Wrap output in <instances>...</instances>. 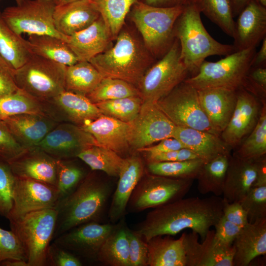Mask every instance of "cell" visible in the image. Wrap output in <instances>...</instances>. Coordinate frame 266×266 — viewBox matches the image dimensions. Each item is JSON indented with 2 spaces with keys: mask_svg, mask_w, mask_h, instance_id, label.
I'll use <instances>...</instances> for the list:
<instances>
[{
  "mask_svg": "<svg viewBox=\"0 0 266 266\" xmlns=\"http://www.w3.org/2000/svg\"><path fill=\"white\" fill-rule=\"evenodd\" d=\"M224 202L223 198L216 196L183 198L155 207L135 233L147 242L156 236H173L189 229L201 241L223 216Z\"/></svg>",
  "mask_w": 266,
  "mask_h": 266,
  "instance_id": "6da1fadb",
  "label": "cell"
},
{
  "mask_svg": "<svg viewBox=\"0 0 266 266\" xmlns=\"http://www.w3.org/2000/svg\"><path fill=\"white\" fill-rule=\"evenodd\" d=\"M200 14L194 4L185 6L174 26L181 58L191 76L198 72L208 57L226 56L235 51L233 44L221 43L209 34L203 25Z\"/></svg>",
  "mask_w": 266,
  "mask_h": 266,
  "instance_id": "7a4b0ae2",
  "label": "cell"
},
{
  "mask_svg": "<svg viewBox=\"0 0 266 266\" xmlns=\"http://www.w3.org/2000/svg\"><path fill=\"white\" fill-rule=\"evenodd\" d=\"M114 46L89 62L103 77L125 80L137 87L153 56L130 32L121 31Z\"/></svg>",
  "mask_w": 266,
  "mask_h": 266,
  "instance_id": "3957f363",
  "label": "cell"
},
{
  "mask_svg": "<svg viewBox=\"0 0 266 266\" xmlns=\"http://www.w3.org/2000/svg\"><path fill=\"white\" fill-rule=\"evenodd\" d=\"M110 191L109 186L94 174L86 175L75 190L59 201L56 207L58 214L53 239L77 226L97 219Z\"/></svg>",
  "mask_w": 266,
  "mask_h": 266,
  "instance_id": "277c9868",
  "label": "cell"
},
{
  "mask_svg": "<svg viewBox=\"0 0 266 266\" xmlns=\"http://www.w3.org/2000/svg\"><path fill=\"white\" fill-rule=\"evenodd\" d=\"M184 7H158L141 0L132 7L129 12L131 19L153 56L160 59L172 45L176 38L174 26Z\"/></svg>",
  "mask_w": 266,
  "mask_h": 266,
  "instance_id": "5b68a950",
  "label": "cell"
},
{
  "mask_svg": "<svg viewBox=\"0 0 266 266\" xmlns=\"http://www.w3.org/2000/svg\"><path fill=\"white\" fill-rule=\"evenodd\" d=\"M256 48L235 51L216 62L204 61L198 72L184 81L197 90L220 88L237 90L251 67Z\"/></svg>",
  "mask_w": 266,
  "mask_h": 266,
  "instance_id": "8992f818",
  "label": "cell"
},
{
  "mask_svg": "<svg viewBox=\"0 0 266 266\" xmlns=\"http://www.w3.org/2000/svg\"><path fill=\"white\" fill-rule=\"evenodd\" d=\"M57 214L56 208H48L9 222L11 230L22 244L28 266H46L47 252L53 239Z\"/></svg>",
  "mask_w": 266,
  "mask_h": 266,
  "instance_id": "52a82bcc",
  "label": "cell"
},
{
  "mask_svg": "<svg viewBox=\"0 0 266 266\" xmlns=\"http://www.w3.org/2000/svg\"><path fill=\"white\" fill-rule=\"evenodd\" d=\"M66 66L34 54L22 66L14 70L18 89L41 102L65 91Z\"/></svg>",
  "mask_w": 266,
  "mask_h": 266,
  "instance_id": "ba28073f",
  "label": "cell"
},
{
  "mask_svg": "<svg viewBox=\"0 0 266 266\" xmlns=\"http://www.w3.org/2000/svg\"><path fill=\"white\" fill-rule=\"evenodd\" d=\"M190 74L180 56V47L176 38L168 51L150 66L137 88L143 102L156 103L168 95Z\"/></svg>",
  "mask_w": 266,
  "mask_h": 266,
  "instance_id": "9c48e42d",
  "label": "cell"
},
{
  "mask_svg": "<svg viewBox=\"0 0 266 266\" xmlns=\"http://www.w3.org/2000/svg\"><path fill=\"white\" fill-rule=\"evenodd\" d=\"M53 0H22L15 6L5 8L1 16L9 27L16 33L47 34L66 40L67 36L55 29Z\"/></svg>",
  "mask_w": 266,
  "mask_h": 266,
  "instance_id": "30bf717a",
  "label": "cell"
},
{
  "mask_svg": "<svg viewBox=\"0 0 266 266\" xmlns=\"http://www.w3.org/2000/svg\"><path fill=\"white\" fill-rule=\"evenodd\" d=\"M155 103L176 126L219 135L201 108L197 90L184 81Z\"/></svg>",
  "mask_w": 266,
  "mask_h": 266,
  "instance_id": "8fae6325",
  "label": "cell"
},
{
  "mask_svg": "<svg viewBox=\"0 0 266 266\" xmlns=\"http://www.w3.org/2000/svg\"><path fill=\"white\" fill-rule=\"evenodd\" d=\"M194 180L148 175L139 181L133 190L130 198L131 207L140 211L182 199L190 191Z\"/></svg>",
  "mask_w": 266,
  "mask_h": 266,
  "instance_id": "7c38bea8",
  "label": "cell"
},
{
  "mask_svg": "<svg viewBox=\"0 0 266 266\" xmlns=\"http://www.w3.org/2000/svg\"><path fill=\"white\" fill-rule=\"evenodd\" d=\"M58 202L57 187L32 179L16 177L12 194V206L7 218L9 222L16 221L32 212L55 208Z\"/></svg>",
  "mask_w": 266,
  "mask_h": 266,
  "instance_id": "4fadbf2b",
  "label": "cell"
},
{
  "mask_svg": "<svg viewBox=\"0 0 266 266\" xmlns=\"http://www.w3.org/2000/svg\"><path fill=\"white\" fill-rule=\"evenodd\" d=\"M130 123V146L137 151L172 137L176 126L155 103L151 102H143L138 115Z\"/></svg>",
  "mask_w": 266,
  "mask_h": 266,
  "instance_id": "5bb4252c",
  "label": "cell"
},
{
  "mask_svg": "<svg viewBox=\"0 0 266 266\" xmlns=\"http://www.w3.org/2000/svg\"><path fill=\"white\" fill-rule=\"evenodd\" d=\"M181 237L185 252L186 266H233L234 249L218 240L214 230H210L199 241L195 232L183 233Z\"/></svg>",
  "mask_w": 266,
  "mask_h": 266,
  "instance_id": "9a60e30c",
  "label": "cell"
},
{
  "mask_svg": "<svg viewBox=\"0 0 266 266\" xmlns=\"http://www.w3.org/2000/svg\"><path fill=\"white\" fill-rule=\"evenodd\" d=\"M99 145L94 137L80 126L58 124L36 146L56 159L76 157L84 149Z\"/></svg>",
  "mask_w": 266,
  "mask_h": 266,
  "instance_id": "2e32d148",
  "label": "cell"
},
{
  "mask_svg": "<svg viewBox=\"0 0 266 266\" xmlns=\"http://www.w3.org/2000/svg\"><path fill=\"white\" fill-rule=\"evenodd\" d=\"M42 102L46 114L59 123L66 121L82 126L102 115L87 97L66 90Z\"/></svg>",
  "mask_w": 266,
  "mask_h": 266,
  "instance_id": "e0dca14e",
  "label": "cell"
},
{
  "mask_svg": "<svg viewBox=\"0 0 266 266\" xmlns=\"http://www.w3.org/2000/svg\"><path fill=\"white\" fill-rule=\"evenodd\" d=\"M260 104L256 96L243 87L237 90L234 110L220 134L231 149L240 144L256 126L262 110Z\"/></svg>",
  "mask_w": 266,
  "mask_h": 266,
  "instance_id": "ac0fdd59",
  "label": "cell"
},
{
  "mask_svg": "<svg viewBox=\"0 0 266 266\" xmlns=\"http://www.w3.org/2000/svg\"><path fill=\"white\" fill-rule=\"evenodd\" d=\"M114 229L110 224L90 222L60 235L54 239V242L73 254L97 258L100 248Z\"/></svg>",
  "mask_w": 266,
  "mask_h": 266,
  "instance_id": "d6986e66",
  "label": "cell"
},
{
  "mask_svg": "<svg viewBox=\"0 0 266 266\" xmlns=\"http://www.w3.org/2000/svg\"><path fill=\"white\" fill-rule=\"evenodd\" d=\"M238 16L233 37L235 51L256 48L266 36V7L250 0Z\"/></svg>",
  "mask_w": 266,
  "mask_h": 266,
  "instance_id": "ffe728a7",
  "label": "cell"
},
{
  "mask_svg": "<svg viewBox=\"0 0 266 266\" xmlns=\"http://www.w3.org/2000/svg\"><path fill=\"white\" fill-rule=\"evenodd\" d=\"M8 164L16 177L57 186V159L37 147L27 149Z\"/></svg>",
  "mask_w": 266,
  "mask_h": 266,
  "instance_id": "44dd1931",
  "label": "cell"
},
{
  "mask_svg": "<svg viewBox=\"0 0 266 266\" xmlns=\"http://www.w3.org/2000/svg\"><path fill=\"white\" fill-rule=\"evenodd\" d=\"M197 91L200 105L212 128L220 135L234 110L237 90L213 88Z\"/></svg>",
  "mask_w": 266,
  "mask_h": 266,
  "instance_id": "7402d4cb",
  "label": "cell"
},
{
  "mask_svg": "<svg viewBox=\"0 0 266 266\" xmlns=\"http://www.w3.org/2000/svg\"><path fill=\"white\" fill-rule=\"evenodd\" d=\"M100 16L92 0H79L56 5L54 24L61 34L70 36L87 28Z\"/></svg>",
  "mask_w": 266,
  "mask_h": 266,
  "instance_id": "603a6c76",
  "label": "cell"
},
{
  "mask_svg": "<svg viewBox=\"0 0 266 266\" xmlns=\"http://www.w3.org/2000/svg\"><path fill=\"white\" fill-rule=\"evenodd\" d=\"M3 121L16 141L26 149L36 147L59 123L39 114L17 115Z\"/></svg>",
  "mask_w": 266,
  "mask_h": 266,
  "instance_id": "cb8c5ba5",
  "label": "cell"
},
{
  "mask_svg": "<svg viewBox=\"0 0 266 266\" xmlns=\"http://www.w3.org/2000/svg\"><path fill=\"white\" fill-rule=\"evenodd\" d=\"M90 133L99 146L120 154L131 148V123L101 115L96 120L82 126Z\"/></svg>",
  "mask_w": 266,
  "mask_h": 266,
  "instance_id": "d4e9b609",
  "label": "cell"
},
{
  "mask_svg": "<svg viewBox=\"0 0 266 266\" xmlns=\"http://www.w3.org/2000/svg\"><path fill=\"white\" fill-rule=\"evenodd\" d=\"M112 40L110 32L101 17L91 25L73 34L65 41L78 61H90L104 51Z\"/></svg>",
  "mask_w": 266,
  "mask_h": 266,
  "instance_id": "484cf974",
  "label": "cell"
},
{
  "mask_svg": "<svg viewBox=\"0 0 266 266\" xmlns=\"http://www.w3.org/2000/svg\"><path fill=\"white\" fill-rule=\"evenodd\" d=\"M258 159H246L230 155L222 195L225 201H239L253 187Z\"/></svg>",
  "mask_w": 266,
  "mask_h": 266,
  "instance_id": "4316f807",
  "label": "cell"
},
{
  "mask_svg": "<svg viewBox=\"0 0 266 266\" xmlns=\"http://www.w3.org/2000/svg\"><path fill=\"white\" fill-rule=\"evenodd\" d=\"M233 266H248L266 254V218L248 223L241 228L233 243Z\"/></svg>",
  "mask_w": 266,
  "mask_h": 266,
  "instance_id": "83f0119b",
  "label": "cell"
},
{
  "mask_svg": "<svg viewBox=\"0 0 266 266\" xmlns=\"http://www.w3.org/2000/svg\"><path fill=\"white\" fill-rule=\"evenodd\" d=\"M143 164L136 155L124 159L109 211L112 222L119 219L124 214L132 194L143 174Z\"/></svg>",
  "mask_w": 266,
  "mask_h": 266,
  "instance_id": "f1b7e54d",
  "label": "cell"
},
{
  "mask_svg": "<svg viewBox=\"0 0 266 266\" xmlns=\"http://www.w3.org/2000/svg\"><path fill=\"white\" fill-rule=\"evenodd\" d=\"M172 137L204 163L221 155H230L231 148L220 135L192 128L175 126Z\"/></svg>",
  "mask_w": 266,
  "mask_h": 266,
  "instance_id": "f546056e",
  "label": "cell"
},
{
  "mask_svg": "<svg viewBox=\"0 0 266 266\" xmlns=\"http://www.w3.org/2000/svg\"><path fill=\"white\" fill-rule=\"evenodd\" d=\"M148 266H186L185 252L180 236L158 235L147 242Z\"/></svg>",
  "mask_w": 266,
  "mask_h": 266,
  "instance_id": "4dcf8cb0",
  "label": "cell"
},
{
  "mask_svg": "<svg viewBox=\"0 0 266 266\" xmlns=\"http://www.w3.org/2000/svg\"><path fill=\"white\" fill-rule=\"evenodd\" d=\"M33 54L29 41L9 27L0 11V55L12 69L16 70Z\"/></svg>",
  "mask_w": 266,
  "mask_h": 266,
  "instance_id": "1f68e13d",
  "label": "cell"
},
{
  "mask_svg": "<svg viewBox=\"0 0 266 266\" xmlns=\"http://www.w3.org/2000/svg\"><path fill=\"white\" fill-rule=\"evenodd\" d=\"M28 40L35 55L67 66L78 62L63 39L47 34H30Z\"/></svg>",
  "mask_w": 266,
  "mask_h": 266,
  "instance_id": "d6a6232c",
  "label": "cell"
},
{
  "mask_svg": "<svg viewBox=\"0 0 266 266\" xmlns=\"http://www.w3.org/2000/svg\"><path fill=\"white\" fill-rule=\"evenodd\" d=\"M103 77L90 62L78 61L66 66L65 90L86 96L95 89Z\"/></svg>",
  "mask_w": 266,
  "mask_h": 266,
  "instance_id": "836d02e7",
  "label": "cell"
},
{
  "mask_svg": "<svg viewBox=\"0 0 266 266\" xmlns=\"http://www.w3.org/2000/svg\"><path fill=\"white\" fill-rule=\"evenodd\" d=\"M230 155H221L204 163L196 178L201 194L222 196Z\"/></svg>",
  "mask_w": 266,
  "mask_h": 266,
  "instance_id": "e575fe53",
  "label": "cell"
},
{
  "mask_svg": "<svg viewBox=\"0 0 266 266\" xmlns=\"http://www.w3.org/2000/svg\"><path fill=\"white\" fill-rule=\"evenodd\" d=\"M100 262L113 266H130L128 230L114 229L97 255Z\"/></svg>",
  "mask_w": 266,
  "mask_h": 266,
  "instance_id": "d590c367",
  "label": "cell"
},
{
  "mask_svg": "<svg viewBox=\"0 0 266 266\" xmlns=\"http://www.w3.org/2000/svg\"><path fill=\"white\" fill-rule=\"evenodd\" d=\"M79 158L92 170H100L111 176H118L124 159L109 149L99 146H91L80 152Z\"/></svg>",
  "mask_w": 266,
  "mask_h": 266,
  "instance_id": "8d00e7d4",
  "label": "cell"
},
{
  "mask_svg": "<svg viewBox=\"0 0 266 266\" xmlns=\"http://www.w3.org/2000/svg\"><path fill=\"white\" fill-rule=\"evenodd\" d=\"M110 32L115 39L122 30L127 15L140 0H92Z\"/></svg>",
  "mask_w": 266,
  "mask_h": 266,
  "instance_id": "74e56055",
  "label": "cell"
},
{
  "mask_svg": "<svg viewBox=\"0 0 266 266\" xmlns=\"http://www.w3.org/2000/svg\"><path fill=\"white\" fill-rule=\"evenodd\" d=\"M24 114L46 115L42 102L19 89L0 98V120Z\"/></svg>",
  "mask_w": 266,
  "mask_h": 266,
  "instance_id": "f35d334b",
  "label": "cell"
},
{
  "mask_svg": "<svg viewBox=\"0 0 266 266\" xmlns=\"http://www.w3.org/2000/svg\"><path fill=\"white\" fill-rule=\"evenodd\" d=\"M194 4L200 13L233 37L235 21L231 0H196Z\"/></svg>",
  "mask_w": 266,
  "mask_h": 266,
  "instance_id": "ab89813d",
  "label": "cell"
},
{
  "mask_svg": "<svg viewBox=\"0 0 266 266\" xmlns=\"http://www.w3.org/2000/svg\"><path fill=\"white\" fill-rule=\"evenodd\" d=\"M204 162L200 159L182 161L148 163L152 174L172 178L196 179Z\"/></svg>",
  "mask_w": 266,
  "mask_h": 266,
  "instance_id": "60d3db41",
  "label": "cell"
},
{
  "mask_svg": "<svg viewBox=\"0 0 266 266\" xmlns=\"http://www.w3.org/2000/svg\"><path fill=\"white\" fill-rule=\"evenodd\" d=\"M140 96L137 87L125 80L111 77H103L100 83L86 96L92 102Z\"/></svg>",
  "mask_w": 266,
  "mask_h": 266,
  "instance_id": "b9f144b4",
  "label": "cell"
},
{
  "mask_svg": "<svg viewBox=\"0 0 266 266\" xmlns=\"http://www.w3.org/2000/svg\"><path fill=\"white\" fill-rule=\"evenodd\" d=\"M233 155L243 159H256L266 154V110L262 108L258 122Z\"/></svg>",
  "mask_w": 266,
  "mask_h": 266,
  "instance_id": "7bdbcfd3",
  "label": "cell"
},
{
  "mask_svg": "<svg viewBox=\"0 0 266 266\" xmlns=\"http://www.w3.org/2000/svg\"><path fill=\"white\" fill-rule=\"evenodd\" d=\"M143 101L140 96L130 97L95 103L101 114L129 123L138 115Z\"/></svg>",
  "mask_w": 266,
  "mask_h": 266,
  "instance_id": "ee69618b",
  "label": "cell"
},
{
  "mask_svg": "<svg viewBox=\"0 0 266 266\" xmlns=\"http://www.w3.org/2000/svg\"><path fill=\"white\" fill-rule=\"evenodd\" d=\"M59 201L72 193L84 178L83 170L66 159H57Z\"/></svg>",
  "mask_w": 266,
  "mask_h": 266,
  "instance_id": "f6af8a7d",
  "label": "cell"
},
{
  "mask_svg": "<svg viewBox=\"0 0 266 266\" xmlns=\"http://www.w3.org/2000/svg\"><path fill=\"white\" fill-rule=\"evenodd\" d=\"M239 202L249 223L266 218V186H253Z\"/></svg>",
  "mask_w": 266,
  "mask_h": 266,
  "instance_id": "bcb514c9",
  "label": "cell"
},
{
  "mask_svg": "<svg viewBox=\"0 0 266 266\" xmlns=\"http://www.w3.org/2000/svg\"><path fill=\"white\" fill-rule=\"evenodd\" d=\"M16 177L8 164L0 160V215L6 218L12 206Z\"/></svg>",
  "mask_w": 266,
  "mask_h": 266,
  "instance_id": "7dc6e473",
  "label": "cell"
},
{
  "mask_svg": "<svg viewBox=\"0 0 266 266\" xmlns=\"http://www.w3.org/2000/svg\"><path fill=\"white\" fill-rule=\"evenodd\" d=\"M19 260L27 261L22 244L16 233L0 227V265L7 260Z\"/></svg>",
  "mask_w": 266,
  "mask_h": 266,
  "instance_id": "c3c4849f",
  "label": "cell"
},
{
  "mask_svg": "<svg viewBox=\"0 0 266 266\" xmlns=\"http://www.w3.org/2000/svg\"><path fill=\"white\" fill-rule=\"evenodd\" d=\"M27 149L16 141L4 121L0 120V160L9 163Z\"/></svg>",
  "mask_w": 266,
  "mask_h": 266,
  "instance_id": "681fc988",
  "label": "cell"
},
{
  "mask_svg": "<svg viewBox=\"0 0 266 266\" xmlns=\"http://www.w3.org/2000/svg\"><path fill=\"white\" fill-rule=\"evenodd\" d=\"M46 266H81L82 263L74 254L53 242L47 250Z\"/></svg>",
  "mask_w": 266,
  "mask_h": 266,
  "instance_id": "f907efd6",
  "label": "cell"
},
{
  "mask_svg": "<svg viewBox=\"0 0 266 266\" xmlns=\"http://www.w3.org/2000/svg\"><path fill=\"white\" fill-rule=\"evenodd\" d=\"M130 266H148V246L135 233L128 230Z\"/></svg>",
  "mask_w": 266,
  "mask_h": 266,
  "instance_id": "816d5d0a",
  "label": "cell"
},
{
  "mask_svg": "<svg viewBox=\"0 0 266 266\" xmlns=\"http://www.w3.org/2000/svg\"><path fill=\"white\" fill-rule=\"evenodd\" d=\"M214 235L223 244L232 246L242 228L233 224L223 215L214 226Z\"/></svg>",
  "mask_w": 266,
  "mask_h": 266,
  "instance_id": "f5cc1de1",
  "label": "cell"
},
{
  "mask_svg": "<svg viewBox=\"0 0 266 266\" xmlns=\"http://www.w3.org/2000/svg\"><path fill=\"white\" fill-rule=\"evenodd\" d=\"M14 70L0 55V98L19 89L15 82Z\"/></svg>",
  "mask_w": 266,
  "mask_h": 266,
  "instance_id": "db71d44e",
  "label": "cell"
},
{
  "mask_svg": "<svg viewBox=\"0 0 266 266\" xmlns=\"http://www.w3.org/2000/svg\"><path fill=\"white\" fill-rule=\"evenodd\" d=\"M223 212L226 219L240 228L249 223L247 214L239 201H225Z\"/></svg>",
  "mask_w": 266,
  "mask_h": 266,
  "instance_id": "11a10c76",
  "label": "cell"
},
{
  "mask_svg": "<svg viewBox=\"0 0 266 266\" xmlns=\"http://www.w3.org/2000/svg\"><path fill=\"white\" fill-rule=\"evenodd\" d=\"M146 158L148 163L182 161L200 159L193 151L185 148L157 154Z\"/></svg>",
  "mask_w": 266,
  "mask_h": 266,
  "instance_id": "9f6ffc18",
  "label": "cell"
},
{
  "mask_svg": "<svg viewBox=\"0 0 266 266\" xmlns=\"http://www.w3.org/2000/svg\"><path fill=\"white\" fill-rule=\"evenodd\" d=\"M183 148L185 147L179 140L171 137L161 140L157 145L142 148L138 151L145 152L146 158H147L157 154Z\"/></svg>",
  "mask_w": 266,
  "mask_h": 266,
  "instance_id": "6f0895ef",
  "label": "cell"
},
{
  "mask_svg": "<svg viewBox=\"0 0 266 266\" xmlns=\"http://www.w3.org/2000/svg\"><path fill=\"white\" fill-rule=\"evenodd\" d=\"M142 2L153 6L172 7L176 6L185 7L194 4L196 0H140Z\"/></svg>",
  "mask_w": 266,
  "mask_h": 266,
  "instance_id": "680465c9",
  "label": "cell"
},
{
  "mask_svg": "<svg viewBox=\"0 0 266 266\" xmlns=\"http://www.w3.org/2000/svg\"><path fill=\"white\" fill-rule=\"evenodd\" d=\"M266 186V155L257 159L256 177L253 186Z\"/></svg>",
  "mask_w": 266,
  "mask_h": 266,
  "instance_id": "91938a15",
  "label": "cell"
},
{
  "mask_svg": "<svg viewBox=\"0 0 266 266\" xmlns=\"http://www.w3.org/2000/svg\"><path fill=\"white\" fill-rule=\"evenodd\" d=\"M266 36L262 40L261 48L256 52L252 61L251 67H266Z\"/></svg>",
  "mask_w": 266,
  "mask_h": 266,
  "instance_id": "94428289",
  "label": "cell"
},
{
  "mask_svg": "<svg viewBox=\"0 0 266 266\" xmlns=\"http://www.w3.org/2000/svg\"><path fill=\"white\" fill-rule=\"evenodd\" d=\"M250 0H231L233 15L237 16Z\"/></svg>",
  "mask_w": 266,
  "mask_h": 266,
  "instance_id": "6125c7cd",
  "label": "cell"
},
{
  "mask_svg": "<svg viewBox=\"0 0 266 266\" xmlns=\"http://www.w3.org/2000/svg\"><path fill=\"white\" fill-rule=\"evenodd\" d=\"M2 266H28L27 261L19 260H10L3 262L0 265Z\"/></svg>",
  "mask_w": 266,
  "mask_h": 266,
  "instance_id": "be15d7a7",
  "label": "cell"
},
{
  "mask_svg": "<svg viewBox=\"0 0 266 266\" xmlns=\"http://www.w3.org/2000/svg\"><path fill=\"white\" fill-rule=\"evenodd\" d=\"M56 5H62L70 2L79 0H53Z\"/></svg>",
  "mask_w": 266,
  "mask_h": 266,
  "instance_id": "e7e4bbea",
  "label": "cell"
},
{
  "mask_svg": "<svg viewBox=\"0 0 266 266\" xmlns=\"http://www.w3.org/2000/svg\"><path fill=\"white\" fill-rule=\"evenodd\" d=\"M262 5L266 7V0H254Z\"/></svg>",
  "mask_w": 266,
  "mask_h": 266,
  "instance_id": "03108f58",
  "label": "cell"
},
{
  "mask_svg": "<svg viewBox=\"0 0 266 266\" xmlns=\"http://www.w3.org/2000/svg\"><path fill=\"white\" fill-rule=\"evenodd\" d=\"M22 0H15V2L16 3V4H19L21 2Z\"/></svg>",
  "mask_w": 266,
  "mask_h": 266,
  "instance_id": "003e7915",
  "label": "cell"
}]
</instances>
